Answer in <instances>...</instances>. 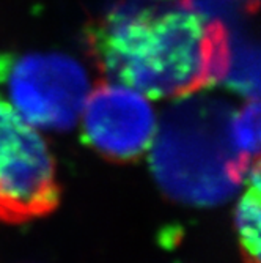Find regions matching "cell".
Instances as JSON below:
<instances>
[{
	"mask_svg": "<svg viewBox=\"0 0 261 263\" xmlns=\"http://www.w3.org/2000/svg\"><path fill=\"white\" fill-rule=\"evenodd\" d=\"M230 134L238 152L252 162L259 156V103L258 98L247 100L239 109L233 110Z\"/></svg>",
	"mask_w": 261,
	"mask_h": 263,
	"instance_id": "cell-7",
	"label": "cell"
},
{
	"mask_svg": "<svg viewBox=\"0 0 261 263\" xmlns=\"http://www.w3.org/2000/svg\"><path fill=\"white\" fill-rule=\"evenodd\" d=\"M90 90L87 69L66 54L0 55V98L38 131L74 128Z\"/></svg>",
	"mask_w": 261,
	"mask_h": 263,
	"instance_id": "cell-3",
	"label": "cell"
},
{
	"mask_svg": "<svg viewBox=\"0 0 261 263\" xmlns=\"http://www.w3.org/2000/svg\"><path fill=\"white\" fill-rule=\"evenodd\" d=\"M172 106L150 147L151 174L170 200L211 208L231 200L258 162L244 158L230 134L233 109L222 100L192 95Z\"/></svg>",
	"mask_w": 261,
	"mask_h": 263,
	"instance_id": "cell-2",
	"label": "cell"
},
{
	"mask_svg": "<svg viewBox=\"0 0 261 263\" xmlns=\"http://www.w3.org/2000/svg\"><path fill=\"white\" fill-rule=\"evenodd\" d=\"M96 66L154 100H181L222 84L231 40L224 22L191 2L118 4L87 27Z\"/></svg>",
	"mask_w": 261,
	"mask_h": 263,
	"instance_id": "cell-1",
	"label": "cell"
},
{
	"mask_svg": "<svg viewBox=\"0 0 261 263\" xmlns=\"http://www.w3.org/2000/svg\"><path fill=\"white\" fill-rule=\"evenodd\" d=\"M60 200L54 156L44 137L0 98V221L27 222Z\"/></svg>",
	"mask_w": 261,
	"mask_h": 263,
	"instance_id": "cell-4",
	"label": "cell"
},
{
	"mask_svg": "<svg viewBox=\"0 0 261 263\" xmlns=\"http://www.w3.org/2000/svg\"><path fill=\"white\" fill-rule=\"evenodd\" d=\"M79 120L84 142L115 162L135 161L145 155L159 123L148 97L113 81L90 90Z\"/></svg>",
	"mask_w": 261,
	"mask_h": 263,
	"instance_id": "cell-5",
	"label": "cell"
},
{
	"mask_svg": "<svg viewBox=\"0 0 261 263\" xmlns=\"http://www.w3.org/2000/svg\"><path fill=\"white\" fill-rule=\"evenodd\" d=\"M246 189L238 199L234 224L247 263H259V165L250 172Z\"/></svg>",
	"mask_w": 261,
	"mask_h": 263,
	"instance_id": "cell-6",
	"label": "cell"
}]
</instances>
